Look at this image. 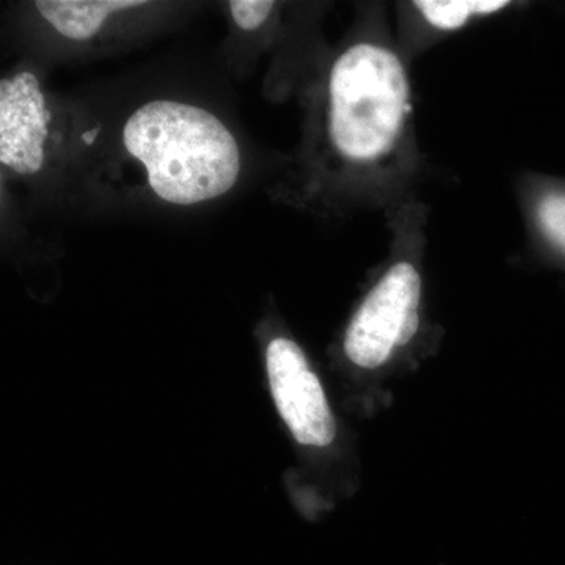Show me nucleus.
<instances>
[{"instance_id":"nucleus-1","label":"nucleus","mask_w":565,"mask_h":565,"mask_svg":"<svg viewBox=\"0 0 565 565\" xmlns=\"http://www.w3.org/2000/svg\"><path fill=\"white\" fill-rule=\"evenodd\" d=\"M412 110L399 52L381 36L356 35L311 82L303 141L281 195L332 212L371 199L411 162Z\"/></svg>"},{"instance_id":"nucleus-2","label":"nucleus","mask_w":565,"mask_h":565,"mask_svg":"<svg viewBox=\"0 0 565 565\" xmlns=\"http://www.w3.org/2000/svg\"><path fill=\"white\" fill-rule=\"evenodd\" d=\"M99 162V182L173 207L222 199L244 169L230 126L211 109L174 98L150 99L126 115Z\"/></svg>"},{"instance_id":"nucleus-3","label":"nucleus","mask_w":565,"mask_h":565,"mask_svg":"<svg viewBox=\"0 0 565 565\" xmlns=\"http://www.w3.org/2000/svg\"><path fill=\"white\" fill-rule=\"evenodd\" d=\"M103 129L81 107L51 90L43 73L18 65L0 79V169L2 177L47 188L82 170L96 172Z\"/></svg>"},{"instance_id":"nucleus-4","label":"nucleus","mask_w":565,"mask_h":565,"mask_svg":"<svg viewBox=\"0 0 565 565\" xmlns=\"http://www.w3.org/2000/svg\"><path fill=\"white\" fill-rule=\"evenodd\" d=\"M422 286V275L411 259L394 262L386 269L345 330L344 352L353 364L374 370L414 340Z\"/></svg>"},{"instance_id":"nucleus-5","label":"nucleus","mask_w":565,"mask_h":565,"mask_svg":"<svg viewBox=\"0 0 565 565\" xmlns=\"http://www.w3.org/2000/svg\"><path fill=\"white\" fill-rule=\"evenodd\" d=\"M267 374L275 405L296 440L307 446H327L337 426L321 382L300 345L285 337L267 345Z\"/></svg>"},{"instance_id":"nucleus-6","label":"nucleus","mask_w":565,"mask_h":565,"mask_svg":"<svg viewBox=\"0 0 565 565\" xmlns=\"http://www.w3.org/2000/svg\"><path fill=\"white\" fill-rule=\"evenodd\" d=\"M31 7L52 39L90 50L131 32L169 6L143 0H40Z\"/></svg>"},{"instance_id":"nucleus-7","label":"nucleus","mask_w":565,"mask_h":565,"mask_svg":"<svg viewBox=\"0 0 565 565\" xmlns=\"http://www.w3.org/2000/svg\"><path fill=\"white\" fill-rule=\"evenodd\" d=\"M530 212L539 243L565 262V180L535 181Z\"/></svg>"},{"instance_id":"nucleus-8","label":"nucleus","mask_w":565,"mask_h":565,"mask_svg":"<svg viewBox=\"0 0 565 565\" xmlns=\"http://www.w3.org/2000/svg\"><path fill=\"white\" fill-rule=\"evenodd\" d=\"M412 6L435 31L455 32L470 24L471 21L500 13L512 3L503 2V0H457V2L423 0V2L412 3Z\"/></svg>"}]
</instances>
